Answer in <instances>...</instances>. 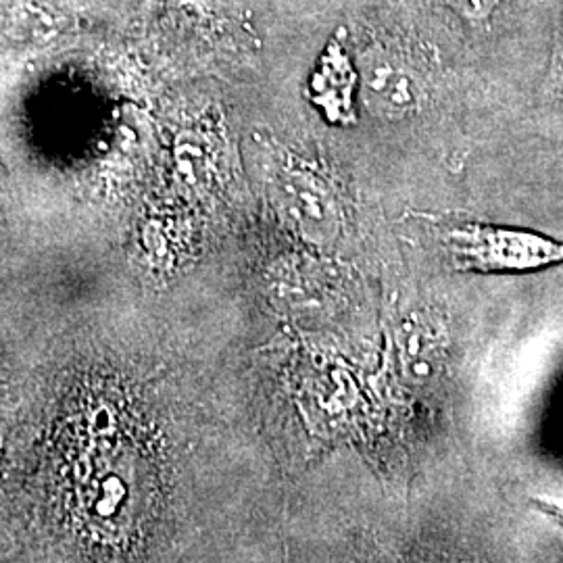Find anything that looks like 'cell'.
<instances>
[{"label": "cell", "mask_w": 563, "mask_h": 563, "mask_svg": "<svg viewBox=\"0 0 563 563\" xmlns=\"http://www.w3.org/2000/svg\"><path fill=\"white\" fill-rule=\"evenodd\" d=\"M451 7H455L462 15L465 18H472V20H483L490 9L495 7L497 0H446Z\"/></svg>", "instance_id": "3957f363"}, {"label": "cell", "mask_w": 563, "mask_h": 563, "mask_svg": "<svg viewBox=\"0 0 563 563\" xmlns=\"http://www.w3.org/2000/svg\"><path fill=\"white\" fill-rule=\"evenodd\" d=\"M367 90L374 104L388 111H407L418 99V88L411 74L393 63H374L369 67Z\"/></svg>", "instance_id": "7a4b0ae2"}, {"label": "cell", "mask_w": 563, "mask_h": 563, "mask_svg": "<svg viewBox=\"0 0 563 563\" xmlns=\"http://www.w3.org/2000/svg\"><path fill=\"white\" fill-rule=\"evenodd\" d=\"M446 246L460 269L474 272H534L563 263V242L520 228L467 223L449 232Z\"/></svg>", "instance_id": "6da1fadb"}]
</instances>
